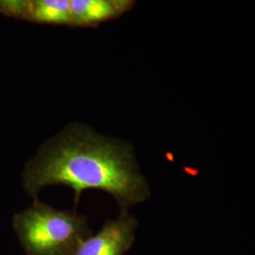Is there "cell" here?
<instances>
[{
  "label": "cell",
  "mask_w": 255,
  "mask_h": 255,
  "mask_svg": "<svg viewBox=\"0 0 255 255\" xmlns=\"http://www.w3.org/2000/svg\"><path fill=\"white\" fill-rule=\"evenodd\" d=\"M23 184L34 200L46 186H69L75 205L84 190H102L116 200L120 213L150 196L132 146L81 124H69L41 146L25 166Z\"/></svg>",
  "instance_id": "cell-1"
},
{
  "label": "cell",
  "mask_w": 255,
  "mask_h": 255,
  "mask_svg": "<svg viewBox=\"0 0 255 255\" xmlns=\"http://www.w3.org/2000/svg\"><path fill=\"white\" fill-rule=\"evenodd\" d=\"M12 225L27 255H70L92 235L85 216L38 200L14 215Z\"/></svg>",
  "instance_id": "cell-2"
},
{
  "label": "cell",
  "mask_w": 255,
  "mask_h": 255,
  "mask_svg": "<svg viewBox=\"0 0 255 255\" xmlns=\"http://www.w3.org/2000/svg\"><path fill=\"white\" fill-rule=\"evenodd\" d=\"M138 220L128 213L108 219L96 234L85 238L70 255H124L131 248Z\"/></svg>",
  "instance_id": "cell-3"
},
{
  "label": "cell",
  "mask_w": 255,
  "mask_h": 255,
  "mask_svg": "<svg viewBox=\"0 0 255 255\" xmlns=\"http://www.w3.org/2000/svg\"><path fill=\"white\" fill-rule=\"evenodd\" d=\"M0 13L36 24L71 27L70 0H0Z\"/></svg>",
  "instance_id": "cell-4"
},
{
  "label": "cell",
  "mask_w": 255,
  "mask_h": 255,
  "mask_svg": "<svg viewBox=\"0 0 255 255\" xmlns=\"http://www.w3.org/2000/svg\"><path fill=\"white\" fill-rule=\"evenodd\" d=\"M132 0H70L71 27H97L132 9Z\"/></svg>",
  "instance_id": "cell-5"
}]
</instances>
